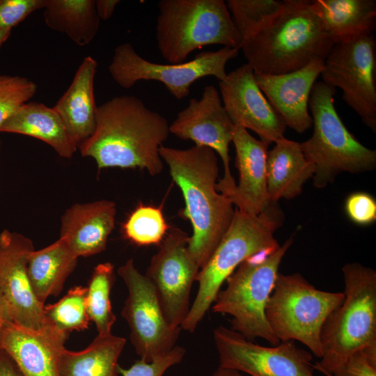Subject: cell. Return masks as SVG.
<instances>
[{"label":"cell","mask_w":376,"mask_h":376,"mask_svg":"<svg viewBox=\"0 0 376 376\" xmlns=\"http://www.w3.org/2000/svg\"><path fill=\"white\" fill-rule=\"evenodd\" d=\"M169 133L167 120L141 99L116 96L97 107L94 131L78 148L99 169L140 168L155 176L163 170L159 150Z\"/></svg>","instance_id":"cell-1"},{"label":"cell","mask_w":376,"mask_h":376,"mask_svg":"<svg viewBox=\"0 0 376 376\" xmlns=\"http://www.w3.org/2000/svg\"><path fill=\"white\" fill-rule=\"evenodd\" d=\"M159 152L182 193L185 203L182 214L193 228L188 250L201 269L227 231L235 212L228 197L216 189L217 153L210 148L196 145L187 149L162 145Z\"/></svg>","instance_id":"cell-2"},{"label":"cell","mask_w":376,"mask_h":376,"mask_svg":"<svg viewBox=\"0 0 376 376\" xmlns=\"http://www.w3.org/2000/svg\"><path fill=\"white\" fill-rule=\"evenodd\" d=\"M334 45L312 1L284 0L281 10L240 49L254 73L277 75L324 60Z\"/></svg>","instance_id":"cell-3"},{"label":"cell","mask_w":376,"mask_h":376,"mask_svg":"<svg viewBox=\"0 0 376 376\" xmlns=\"http://www.w3.org/2000/svg\"><path fill=\"white\" fill-rule=\"evenodd\" d=\"M283 221V214L277 203H272L256 216L235 209L227 231L198 273L196 296L181 329L195 331L215 301L222 284L243 261L262 251L276 250L280 246L274 234Z\"/></svg>","instance_id":"cell-4"},{"label":"cell","mask_w":376,"mask_h":376,"mask_svg":"<svg viewBox=\"0 0 376 376\" xmlns=\"http://www.w3.org/2000/svg\"><path fill=\"white\" fill-rule=\"evenodd\" d=\"M344 300L321 331L322 357L315 370L332 374L355 352L376 344V272L358 263L342 268Z\"/></svg>","instance_id":"cell-5"},{"label":"cell","mask_w":376,"mask_h":376,"mask_svg":"<svg viewBox=\"0 0 376 376\" xmlns=\"http://www.w3.org/2000/svg\"><path fill=\"white\" fill-rule=\"evenodd\" d=\"M157 6L156 40L169 63L185 62L206 45L240 49L241 38L224 0H160Z\"/></svg>","instance_id":"cell-6"},{"label":"cell","mask_w":376,"mask_h":376,"mask_svg":"<svg viewBox=\"0 0 376 376\" xmlns=\"http://www.w3.org/2000/svg\"><path fill=\"white\" fill-rule=\"evenodd\" d=\"M336 88L315 82L309 98L313 132L300 143L308 162L315 167L313 185L320 189L344 171L358 173L376 166V150L363 146L347 129L334 106Z\"/></svg>","instance_id":"cell-7"},{"label":"cell","mask_w":376,"mask_h":376,"mask_svg":"<svg viewBox=\"0 0 376 376\" xmlns=\"http://www.w3.org/2000/svg\"><path fill=\"white\" fill-rule=\"evenodd\" d=\"M292 242L290 237L276 250L267 249L246 258L226 279V288L212 305L214 313L230 315V329L248 340L261 338L273 345L280 343L265 309L280 264Z\"/></svg>","instance_id":"cell-8"},{"label":"cell","mask_w":376,"mask_h":376,"mask_svg":"<svg viewBox=\"0 0 376 376\" xmlns=\"http://www.w3.org/2000/svg\"><path fill=\"white\" fill-rule=\"evenodd\" d=\"M343 300V292L319 290L299 273H279L265 314L280 342L297 340L320 359L322 328Z\"/></svg>","instance_id":"cell-9"},{"label":"cell","mask_w":376,"mask_h":376,"mask_svg":"<svg viewBox=\"0 0 376 376\" xmlns=\"http://www.w3.org/2000/svg\"><path fill=\"white\" fill-rule=\"evenodd\" d=\"M239 50L223 47L201 52L187 62L163 64L146 60L130 42H124L115 48L108 71L121 88H130L142 80L157 81L175 99L182 100L189 95L192 84L202 77L212 76L219 81L224 80L227 63L237 56Z\"/></svg>","instance_id":"cell-10"},{"label":"cell","mask_w":376,"mask_h":376,"mask_svg":"<svg viewBox=\"0 0 376 376\" xmlns=\"http://www.w3.org/2000/svg\"><path fill=\"white\" fill-rule=\"evenodd\" d=\"M343 92L342 98L376 132V41L373 34L334 44L320 74Z\"/></svg>","instance_id":"cell-11"},{"label":"cell","mask_w":376,"mask_h":376,"mask_svg":"<svg viewBox=\"0 0 376 376\" xmlns=\"http://www.w3.org/2000/svg\"><path fill=\"white\" fill-rule=\"evenodd\" d=\"M128 296L121 311L130 330V340L140 359L151 362L168 354L175 345L181 328L170 327L155 291L130 258L117 270Z\"/></svg>","instance_id":"cell-12"},{"label":"cell","mask_w":376,"mask_h":376,"mask_svg":"<svg viewBox=\"0 0 376 376\" xmlns=\"http://www.w3.org/2000/svg\"><path fill=\"white\" fill-rule=\"evenodd\" d=\"M189 238L182 230L171 228L145 274L167 324L173 328H180L188 315L191 286L200 270L188 250Z\"/></svg>","instance_id":"cell-13"},{"label":"cell","mask_w":376,"mask_h":376,"mask_svg":"<svg viewBox=\"0 0 376 376\" xmlns=\"http://www.w3.org/2000/svg\"><path fill=\"white\" fill-rule=\"evenodd\" d=\"M213 339L221 367L249 376H315L311 353L293 340L265 347L224 326L214 329Z\"/></svg>","instance_id":"cell-14"},{"label":"cell","mask_w":376,"mask_h":376,"mask_svg":"<svg viewBox=\"0 0 376 376\" xmlns=\"http://www.w3.org/2000/svg\"><path fill=\"white\" fill-rule=\"evenodd\" d=\"M235 125L226 111L219 92L213 85L204 87L199 100L192 98L178 113L169 125L170 133L183 140H191L196 146L212 149L224 165V177L217 183V190L230 196L236 182L230 173L229 145Z\"/></svg>","instance_id":"cell-15"},{"label":"cell","mask_w":376,"mask_h":376,"mask_svg":"<svg viewBox=\"0 0 376 376\" xmlns=\"http://www.w3.org/2000/svg\"><path fill=\"white\" fill-rule=\"evenodd\" d=\"M34 250L31 239L16 232L0 233V290L8 304L12 320L38 329L51 325L44 306L36 297L28 273L27 262Z\"/></svg>","instance_id":"cell-16"},{"label":"cell","mask_w":376,"mask_h":376,"mask_svg":"<svg viewBox=\"0 0 376 376\" xmlns=\"http://www.w3.org/2000/svg\"><path fill=\"white\" fill-rule=\"evenodd\" d=\"M219 87L224 107L234 125L253 131L268 143L284 136L287 126L258 87L249 64L227 74L219 81Z\"/></svg>","instance_id":"cell-17"},{"label":"cell","mask_w":376,"mask_h":376,"mask_svg":"<svg viewBox=\"0 0 376 376\" xmlns=\"http://www.w3.org/2000/svg\"><path fill=\"white\" fill-rule=\"evenodd\" d=\"M68 335L52 324L34 329L9 321L0 333V349L24 376H59L58 358Z\"/></svg>","instance_id":"cell-18"},{"label":"cell","mask_w":376,"mask_h":376,"mask_svg":"<svg viewBox=\"0 0 376 376\" xmlns=\"http://www.w3.org/2000/svg\"><path fill=\"white\" fill-rule=\"evenodd\" d=\"M324 60H315L304 68L285 74L254 73L256 81L274 109L297 133L313 124L308 112L311 90L324 68Z\"/></svg>","instance_id":"cell-19"},{"label":"cell","mask_w":376,"mask_h":376,"mask_svg":"<svg viewBox=\"0 0 376 376\" xmlns=\"http://www.w3.org/2000/svg\"><path fill=\"white\" fill-rule=\"evenodd\" d=\"M232 142L235 148L239 181L228 198L235 208L258 215L273 203L268 195L266 178L269 143L254 138L247 130L237 125Z\"/></svg>","instance_id":"cell-20"},{"label":"cell","mask_w":376,"mask_h":376,"mask_svg":"<svg viewBox=\"0 0 376 376\" xmlns=\"http://www.w3.org/2000/svg\"><path fill=\"white\" fill-rule=\"evenodd\" d=\"M116 214V203L111 201L74 204L61 217L60 237L77 258L100 253L114 228Z\"/></svg>","instance_id":"cell-21"},{"label":"cell","mask_w":376,"mask_h":376,"mask_svg":"<svg viewBox=\"0 0 376 376\" xmlns=\"http://www.w3.org/2000/svg\"><path fill=\"white\" fill-rule=\"evenodd\" d=\"M97 66L93 57H85L70 85L53 107L78 146L92 134L95 127L97 107L94 95V78Z\"/></svg>","instance_id":"cell-22"},{"label":"cell","mask_w":376,"mask_h":376,"mask_svg":"<svg viewBox=\"0 0 376 376\" xmlns=\"http://www.w3.org/2000/svg\"><path fill=\"white\" fill-rule=\"evenodd\" d=\"M0 132L38 139L65 158L72 157L78 148L60 115L53 107L40 102L22 104L3 123Z\"/></svg>","instance_id":"cell-23"},{"label":"cell","mask_w":376,"mask_h":376,"mask_svg":"<svg viewBox=\"0 0 376 376\" xmlns=\"http://www.w3.org/2000/svg\"><path fill=\"white\" fill-rule=\"evenodd\" d=\"M268 151L266 164L267 188L269 199H292L302 191L304 183L313 178L314 166L308 162L300 143L284 136Z\"/></svg>","instance_id":"cell-24"},{"label":"cell","mask_w":376,"mask_h":376,"mask_svg":"<svg viewBox=\"0 0 376 376\" xmlns=\"http://www.w3.org/2000/svg\"><path fill=\"white\" fill-rule=\"evenodd\" d=\"M313 8L334 44L373 34L375 0H315Z\"/></svg>","instance_id":"cell-25"},{"label":"cell","mask_w":376,"mask_h":376,"mask_svg":"<svg viewBox=\"0 0 376 376\" xmlns=\"http://www.w3.org/2000/svg\"><path fill=\"white\" fill-rule=\"evenodd\" d=\"M78 258L64 239L41 249L32 251L28 258L27 273L33 293L45 305L50 296H58L75 269Z\"/></svg>","instance_id":"cell-26"},{"label":"cell","mask_w":376,"mask_h":376,"mask_svg":"<svg viewBox=\"0 0 376 376\" xmlns=\"http://www.w3.org/2000/svg\"><path fill=\"white\" fill-rule=\"evenodd\" d=\"M125 338L112 334L99 335L84 350L62 349L58 363L59 376H121L118 359Z\"/></svg>","instance_id":"cell-27"},{"label":"cell","mask_w":376,"mask_h":376,"mask_svg":"<svg viewBox=\"0 0 376 376\" xmlns=\"http://www.w3.org/2000/svg\"><path fill=\"white\" fill-rule=\"evenodd\" d=\"M43 10L47 26L77 45L89 44L99 31L95 0H46Z\"/></svg>","instance_id":"cell-28"},{"label":"cell","mask_w":376,"mask_h":376,"mask_svg":"<svg viewBox=\"0 0 376 376\" xmlns=\"http://www.w3.org/2000/svg\"><path fill=\"white\" fill-rule=\"evenodd\" d=\"M115 281L113 265L111 263L97 265L89 280L86 295V306L91 321H93L99 335L111 334L116 320L110 299Z\"/></svg>","instance_id":"cell-29"},{"label":"cell","mask_w":376,"mask_h":376,"mask_svg":"<svg viewBox=\"0 0 376 376\" xmlns=\"http://www.w3.org/2000/svg\"><path fill=\"white\" fill-rule=\"evenodd\" d=\"M226 5L242 43L268 24L281 10L284 1L228 0Z\"/></svg>","instance_id":"cell-30"},{"label":"cell","mask_w":376,"mask_h":376,"mask_svg":"<svg viewBox=\"0 0 376 376\" xmlns=\"http://www.w3.org/2000/svg\"><path fill=\"white\" fill-rule=\"evenodd\" d=\"M86 287L75 286L56 303L44 306L47 321L68 334L88 329L91 320L86 306Z\"/></svg>","instance_id":"cell-31"},{"label":"cell","mask_w":376,"mask_h":376,"mask_svg":"<svg viewBox=\"0 0 376 376\" xmlns=\"http://www.w3.org/2000/svg\"><path fill=\"white\" fill-rule=\"evenodd\" d=\"M169 227L160 208L140 205L123 226L124 236L138 246L159 244Z\"/></svg>","instance_id":"cell-32"},{"label":"cell","mask_w":376,"mask_h":376,"mask_svg":"<svg viewBox=\"0 0 376 376\" xmlns=\"http://www.w3.org/2000/svg\"><path fill=\"white\" fill-rule=\"evenodd\" d=\"M37 85L21 76L0 75V127L37 92Z\"/></svg>","instance_id":"cell-33"},{"label":"cell","mask_w":376,"mask_h":376,"mask_svg":"<svg viewBox=\"0 0 376 376\" xmlns=\"http://www.w3.org/2000/svg\"><path fill=\"white\" fill-rule=\"evenodd\" d=\"M185 352L184 347L176 345L164 357L151 362L137 360L127 369L118 366V371L121 376H163L169 368L182 361Z\"/></svg>","instance_id":"cell-34"},{"label":"cell","mask_w":376,"mask_h":376,"mask_svg":"<svg viewBox=\"0 0 376 376\" xmlns=\"http://www.w3.org/2000/svg\"><path fill=\"white\" fill-rule=\"evenodd\" d=\"M46 0H0V29H12L36 10L43 9Z\"/></svg>","instance_id":"cell-35"},{"label":"cell","mask_w":376,"mask_h":376,"mask_svg":"<svg viewBox=\"0 0 376 376\" xmlns=\"http://www.w3.org/2000/svg\"><path fill=\"white\" fill-rule=\"evenodd\" d=\"M332 376H376V344L352 354Z\"/></svg>","instance_id":"cell-36"},{"label":"cell","mask_w":376,"mask_h":376,"mask_svg":"<svg viewBox=\"0 0 376 376\" xmlns=\"http://www.w3.org/2000/svg\"><path fill=\"white\" fill-rule=\"evenodd\" d=\"M345 211L353 223L368 226L376 221V201L366 192L352 193L345 201Z\"/></svg>","instance_id":"cell-37"},{"label":"cell","mask_w":376,"mask_h":376,"mask_svg":"<svg viewBox=\"0 0 376 376\" xmlns=\"http://www.w3.org/2000/svg\"><path fill=\"white\" fill-rule=\"evenodd\" d=\"M0 376H24L9 354L0 349Z\"/></svg>","instance_id":"cell-38"},{"label":"cell","mask_w":376,"mask_h":376,"mask_svg":"<svg viewBox=\"0 0 376 376\" xmlns=\"http://www.w3.org/2000/svg\"><path fill=\"white\" fill-rule=\"evenodd\" d=\"M120 3L118 0H95V10L99 19L103 20L110 19Z\"/></svg>","instance_id":"cell-39"},{"label":"cell","mask_w":376,"mask_h":376,"mask_svg":"<svg viewBox=\"0 0 376 376\" xmlns=\"http://www.w3.org/2000/svg\"><path fill=\"white\" fill-rule=\"evenodd\" d=\"M9 321H13L10 311L4 296L0 290V333L4 325Z\"/></svg>","instance_id":"cell-40"},{"label":"cell","mask_w":376,"mask_h":376,"mask_svg":"<svg viewBox=\"0 0 376 376\" xmlns=\"http://www.w3.org/2000/svg\"><path fill=\"white\" fill-rule=\"evenodd\" d=\"M212 376H244L242 373L229 369L225 368L221 366L214 371Z\"/></svg>","instance_id":"cell-41"},{"label":"cell","mask_w":376,"mask_h":376,"mask_svg":"<svg viewBox=\"0 0 376 376\" xmlns=\"http://www.w3.org/2000/svg\"><path fill=\"white\" fill-rule=\"evenodd\" d=\"M11 31L3 30L0 29V47L9 38Z\"/></svg>","instance_id":"cell-42"},{"label":"cell","mask_w":376,"mask_h":376,"mask_svg":"<svg viewBox=\"0 0 376 376\" xmlns=\"http://www.w3.org/2000/svg\"><path fill=\"white\" fill-rule=\"evenodd\" d=\"M323 374H324L326 376H332L330 373H322Z\"/></svg>","instance_id":"cell-43"},{"label":"cell","mask_w":376,"mask_h":376,"mask_svg":"<svg viewBox=\"0 0 376 376\" xmlns=\"http://www.w3.org/2000/svg\"><path fill=\"white\" fill-rule=\"evenodd\" d=\"M0 150H1V141H0Z\"/></svg>","instance_id":"cell-44"}]
</instances>
